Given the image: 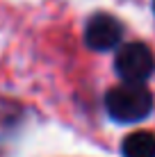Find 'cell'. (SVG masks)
I'll list each match as a JSON object with an SVG mask.
<instances>
[{
    "mask_svg": "<svg viewBox=\"0 0 155 157\" xmlns=\"http://www.w3.org/2000/svg\"><path fill=\"white\" fill-rule=\"evenodd\" d=\"M121 34H123V28L121 23L110 14H96L91 16V21L87 23V30H84V41L91 50L105 52L112 50L114 46H119Z\"/></svg>",
    "mask_w": 155,
    "mask_h": 157,
    "instance_id": "3957f363",
    "label": "cell"
},
{
    "mask_svg": "<svg viewBox=\"0 0 155 157\" xmlns=\"http://www.w3.org/2000/svg\"><path fill=\"white\" fill-rule=\"evenodd\" d=\"M123 157H155V134L137 130L123 139Z\"/></svg>",
    "mask_w": 155,
    "mask_h": 157,
    "instance_id": "277c9868",
    "label": "cell"
},
{
    "mask_svg": "<svg viewBox=\"0 0 155 157\" xmlns=\"http://www.w3.org/2000/svg\"><path fill=\"white\" fill-rule=\"evenodd\" d=\"M153 9H155V0H153Z\"/></svg>",
    "mask_w": 155,
    "mask_h": 157,
    "instance_id": "5b68a950",
    "label": "cell"
},
{
    "mask_svg": "<svg viewBox=\"0 0 155 157\" xmlns=\"http://www.w3.org/2000/svg\"><path fill=\"white\" fill-rule=\"evenodd\" d=\"M114 68L123 82L144 84L155 71V55L146 43H126L114 59Z\"/></svg>",
    "mask_w": 155,
    "mask_h": 157,
    "instance_id": "7a4b0ae2",
    "label": "cell"
},
{
    "mask_svg": "<svg viewBox=\"0 0 155 157\" xmlns=\"http://www.w3.org/2000/svg\"><path fill=\"white\" fill-rule=\"evenodd\" d=\"M107 114L119 123H137L153 109V94L139 82H123L105 96Z\"/></svg>",
    "mask_w": 155,
    "mask_h": 157,
    "instance_id": "6da1fadb",
    "label": "cell"
}]
</instances>
